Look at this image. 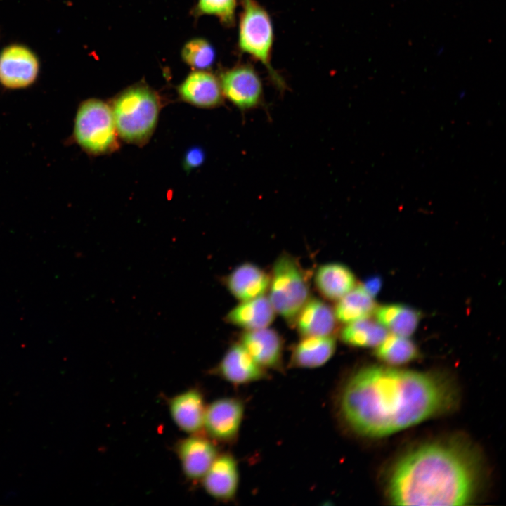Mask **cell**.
<instances>
[{
	"label": "cell",
	"instance_id": "obj_23",
	"mask_svg": "<svg viewBox=\"0 0 506 506\" xmlns=\"http://www.w3.org/2000/svg\"><path fill=\"white\" fill-rule=\"evenodd\" d=\"M387 335L383 326L369 318L346 324L339 332L342 342L356 347H376Z\"/></svg>",
	"mask_w": 506,
	"mask_h": 506
},
{
	"label": "cell",
	"instance_id": "obj_11",
	"mask_svg": "<svg viewBox=\"0 0 506 506\" xmlns=\"http://www.w3.org/2000/svg\"><path fill=\"white\" fill-rule=\"evenodd\" d=\"M212 372L235 385L266 379L267 373L240 343L231 345Z\"/></svg>",
	"mask_w": 506,
	"mask_h": 506
},
{
	"label": "cell",
	"instance_id": "obj_26",
	"mask_svg": "<svg viewBox=\"0 0 506 506\" xmlns=\"http://www.w3.org/2000/svg\"><path fill=\"white\" fill-rule=\"evenodd\" d=\"M237 0H198L197 13L217 17L224 25L233 26L235 20Z\"/></svg>",
	"mask_w": 506,
	"mask_h": 506
},
{
	"label": "cell",
	"instance_id": "obj_21",
	"mask_svg": "<svg viewBox=\"0 0 506 506\" xmlns=\"http://www.w3.org/2000/svg\"><path fill=\"white\" fill-rule=\"evenodd\" d=\"M374 314L377 323L392 334L408 337L416 330L421 313L403 304H387L376 308Z\"/></svg>",
	"mask_w": 506,
	"mask_h": 506
},
{
	"label": "cell",
	"instance_id": "obj_4",
	"mask_svg": "<svg viewBox=\"0 0 506 506\" xmlns=\"http://www.w3.org/2000/svg\"><path fill=\"white\" fill-rule=\"evenodd\" d=\"M117 131L111 107L89 98L78 106L68 141L91 156L107 154L118 148Z\"/></svg>",
	"mask_w": 506,
	"mask_h": 506
},
{
	"label": "cell",
	"instance_id": "obj_24",
	"mask_svg": "<svg viewBox=\"0 0 506 506\" xmlns=\"http://www.w3.org/2000/svg\"><path fill=\"white\" fill-rule=\"evenodd\" d=\"M376 356L389 365H402L417 358L418 349L408 337L391 334L376 346Z\"/></svg>",
	"mask_w": 506,
	"mask_h": 506
},
{
	"label": "cell",
	"instance_id": "obj_18",
	"mask_svg": "<svg viewBox=\"0 0 506 506\" xmlns=\"http://www.w3.org/2000/svg\"><path fill=\"white\" fill-rule=\"evenodd\" d=\"M275 311L268 297L264 295L241 301L231 309L225 320L246 330L268 327L274 320Z\"/></svg>",
	"mask_w": 506,
	"mask_h": 506
},
{
	"label": "cell",
	"instance_id": "obj_16",
	"mask_svg": "<svg viewBox=\"0 0 506 506\" xmlns=\"http://www.w3.org/2000/svg\"><path fill=\"white\" fill-rule=\"evenodd\" d=\"M270 276L251 263L238 266L225 278L227 289L240 301L264 295L268 290Z\"/></svg>",
	"mask_w": 506,
	"mask_h": 506
},
{
	"label": "cell",
	"instance_id": "obj_1",
	"mask_svg": "<svg viewBox=\"0 0 506 506\" xmlns=\"http://www.w3.org/2000/svg\"><path fill=\"white\" fill-rule=\"evenodd\" d=\"M454 401L453 389L440 377L374 365L349 379L340 396L339 410L356 433L382 437L437 416Z\"/></svg>",
	"mask_w": 506,
	"mask_h": 506
},
{
	"label": "cell",
	"instance_id": "obj_22",
	"mask_svg": "<svg viewBox=\"0 0 506 506\" xmlns=\"http://www.w3.org/2000/svg\"><path fill=\"white\" fill-rule=\"evenodd\" d=\"M373 299L361 285L356 286L337 300L333 309L337 320L348 324L370 318L377 308Z\"/></svg>",
	"mask_w": 506,
	"mask_h": 506
},
{
	"label": "cell",
	"instance_id": "obj_14",
	"mask_svg": "<svg viewBox=\"0 0 506 506\" xmlns=\"http://www.w3.org/2000/svg\"><path fill=\"white\" fill-rule=\"evenodd\" d=\"M169 414L176 425L189 434L203 429L205 404L203 394L197 388H190L167 401Z\"/></svg>",
	"mask_w": 506,
	"mask_h": 506
},
{
	"label": "cell",
	"instance_id": "obj_28",
	"mask_svg": "<svg viewBox=\"0 0 506 506\" xmlns=\"http://www.w3.org/2000/svg\"><path fill=\"white\" fill-rule=\"evenodd\" d=\"M361 285L370 297L375 298L382 289V280L379 276H372Z\"/></svg>",
	"mask_w": 506,
	"mask_h": 506
},
{
	"label": "cell",
	"instance_id": "obj_25",
	"mask_svg": "<svg viewBox=\"0 0 506 506\" xmlns=\"http://www.w3.org/2000/svg\"><path fill=\"white\" fill-rule=\"evenodd\" d=\"M181 56L183 60L197 70L211 67L216 53L212 45L206 39L197 38L188 41L183 46Z\"/></svg>",
	"mask_w": 506,
	"mask_h": 506
},
{
	"label": "cell",
	"instance_id": "obj_15",
	"mask_svg": "<svg viewBox=\"0 0 506 506\" xmlns=\"http://www.w3.org/2000/svg\"><path fill=\"white\" fill-rule=\"evenodd\" d=\"M178 93L185 102L202 108L218 107L223 101L219 79L204 70L188 74L178 87Z\"/></svg>",
	"mask_w": 506,
	"mask_h": 506
},
{
	"label": "cell",
	"instance_id": "obj_27",
	"mask_svg": "<svg viewBox=\"0 0 506 506\" xmlns=\"http://www.w3.org/2000/svg\"><path fill=\"white\" fill-rule=\"evenodd\" d=\"M205 157V153L201 148H190L186 151L183 159L185 169L191 170L200 167L203 163Z\"/></svg>",
	"mask_w": 506,
	"mask_h": 506
},
{
	"label": "cell",
	"instance_id": "obj_9",
	"mask_svg": "<svg viewBox=\"0 0 506 506\" xmlns=\"http://www.w3.org/2000/svg\"><path fill=\"white\" fill-rule=\"evenodd\" d=\"M244 405L236 398L216 399L206 406L203 429L212 440L230 443L238 434L244 415Z\"/></svg>",
	"mask_w": 506,
	"mask_h": 506
},
{
	"label": "cell",
	"instance_id": "obj_13",
	"mask_svg": "<svg viewBox=\"0 0 506 506\" xmlns=\"http://www.w3.org/2000/svg\"><path fill=\"white\" fill-rule=\"evenodd\" d=\"M208 495L219 501H230L237 493L239 472L237 462L229 453L218 455L201 479Z\"/></svg>",
	"mask_w": 506,
	"mask_h": 506
},
{
	"label": "cell",
	"instance_id": "obj_10",
	"mask_svg": "<svg viewBox=\"0 0 506 506\" xmlns=\"http://www.w3.org/2000/svg\"><path fill=\"white\" fill-rule=\"evenodd\" d=\"M174 450L183 473L191 481L201 480L218 456L212 440L200 433L179 440Z\"/></svg>",
	"mask_w": 506,
	"mask_h": 506
},
{
	"label": "cell",
	"instance_id": "obj_7",
	"mask_svg": "<svg viewBox=\"0 0 506 506\" xmlns=\"http://www.w3.org/2000/svg\"><path fill=\"white\" fill-rule=\"evenodd\" d=\"M219 82L223 95L242 112L264 103L261 79L250 64H239L223 71Z\"/></svg>",
	"mask_w": 506,
	"mask_h": 506
},
{
	"label": "cell",
	"instance_id": "obj_19",
	"mask_svg": "<svg viewBox=\"0 0 506 506\" xmlns=\"http://www.w3.org/2000/svg\"><path fill=\"white\" fill-rule=\"evenodd\" d=\"M314 282L320 294L330 301H337L356 287L352 271L344 264L332 262L320 266Z\"/></svg>",
	"mask_w": 506,
	"mask_h": 506
},
{
	"label": "cell",
	"instance_id": "obj_5",
	"mask_svg": "<svg viewBox=\"0 0 506 506\" xmlns=\"http://www.w3.org/2000/svg\"><path fill=\"white\" fill-rule=\"evenodd\" d=\"M241 4L238 48L242 53H246L261 63L275 86L283 92L287 88L286 84L271 63L274 37L270 15L256 0H241Z\"/></svg>",
	"mask_w": 506,
	"mask_h": 506
},
{
	"label": "cell",
	"instance_id": "obj_12",
	"mask_svg": "<svg viewBox=\"0 0 506 506\" xmlns=\"http://www.w3.org/2000/svg\"><path fill=\"white\" fill-rule=\"evenodd\" d=\"M240 343L263 368L280 370L282 368L283 342L275 330L267 327L246 330L241 335Z\"/></svg>",
	"mask_w": 506,
	"mask_h": 506
},
{
	"label": "cell",
	"instance_id": "obj_8",
	"mask_svg": "<svg viewBox=\"0 0 506 506\" xmlns=\"http://www.w3.org/2000/svg\"><path fill=\"white\" fill-rule=\"evenodd\" d=\"M39 60L25 45L13 44L0 53V85L6 90H21L33 85L39 74Z\"/></svg>",
	"mask_w": 506,
	"mask_h": 506
},
{
	"label": "cell",
	"instance_id": "obj_2",
	"mask_svg": "<svg viewBox=\"0 0 506 506\" xmlns=\"http://www.w3.org/2000/svg\"><path fill=\"white\" fill-rule=\"evenodd\" d=\"M475 463L455 444L431 442L412 449L395 465L388 496L396 505H465L478 484Z\"/></svg>",
	"mask_w": 506,
	"mask_h": 506
},
{
	"label": "cell",
	"instance_id": "obj_6",
	"mask_svg": "<svg viewBox=\"0 0 506 506\" xmlns=\"http://www.w3.org/2000/svg\"><path fill=\"white\" fill-rule=\"evenodd\" d=\"M268 299L275 313L294 323L309 299L304 271L291 255L285 253L275 260L270 276Z\"/></svg>",
	"mask_w": 506,
	"mask_h": 506
},
{
	"label": "cell",
	"instance_id": "obj_17",
	"mask_svg": "<svg viewBox=\"0 0 506 506\" xmlns=\"http://www.w3.org/2000/svg\"><path fill=\"white\" fill-rule=\"evenodd\" d=\"M336 321L334 310L328 304L319 299L309 297L294 323L304 337L332 335Z\"/></svg>",
	"mask_w": 506,
	"mask_h": 506
},
{
	"label": "cell",
	"instance_id": "obj_20",
	"mask_svg": "<svg viewBox=\"0 0 506 506\" xmlns=\"http://www.w3.org/2000/svg\"><path fill=\"white\" fill-rule=\"evenodd\" d=\"M336 349L334 336L304 337L294 346L290 364L300 368H316L325 364Z\"/></svg>",
	"mask_w": 506,
	"mask_h": 506
},
{
	"label": "cell",
	"instance_id": "obj_3",
	"mask_svg": "<svg viewBox=\"0 0 506 506\" xmlns=\"http://www.w3.org/2000/svg\"><path fill=\"white\" fill-rule=\"evenodd\" d=\"M161 103L157 94L145 85H136L120 93L111 109L118 135L125 141L142 145L155 129Z\"/></svg>",
	"mask_w": 506,
	"mask_h": 506
}]
</instances>
